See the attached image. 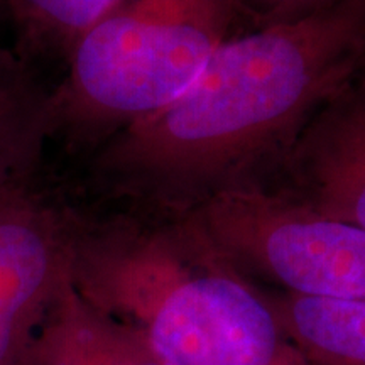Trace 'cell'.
Listing matches in <instances>:
<instances>
[{"label": "cell", "mask_w": 365, "mask_h": 365, "mask_svg": "<svg viewBox=\"0 0 365 365\" xmlns=\"http://www.w3.org/2000/svg\"><path fill=\"white\" fill-rule=\"evenodd\" d=\"M364 61L365 0L232 36L180 97L103 140L95 173L118 193L196 207L289 148Z\"/></svg>", "instance_id": "1"}, {"label": "cell", "mask_w": 365, "mask_h": 365, "mask_svg": "<svg viewBox=\"0 0 365 365\" xmlns=\"http://www.w3.org/2000/svg\"><path fill=\"white\" fill-rule=\"evenodd\" d=\"M68 222L71 284L164 365H276L284 345L271 303L188 225Z\"/></svg>", "instance_id": "2"}, {"label": "cell", "mask_w": 365, "mask_h": 365, "mask_svg": "<svg viewBox=\"0 0 365 365\" xmlns=\"http://www.w3.org/2000/svg\"><path fill=\"white\" fill-rule=\"evenodd\" d=\"M239 0H120L68 54L53 134L107 140L161 110L232 38Z\"/></svg>", "instance_id": "3"}, {"label": "cell", "mask_w": 365, "mask_h": 365, "mask_svg": "<svg viewBox=\"0 0 365 365\" xmlns=\"http://www.w3.org/2000/svg\"><path fill=\"white\" fill-rule=\"evenodd\" d=\"M186 225L232 267L262 274L289 294L365 301L364 228L244 185L196 205Z\"/></svg>", "instance_id": "4"}, {"label": "cell", "mask_w": 365, "mask_h": 365, "mask_svg": "<svg viewBox=\"0 0 365 365\" xmlns=\"http://www.w3.org/2000/svg\"><path fill=\"white\" fill-rule=\"evenodd\" d=\"M70 277V223L31 185L0 191V365H27Z\"/></svg>", "instance_id": "5"}, {"label": "cell", "mask_w": 365, "mask_h": 365, "mask_svg": "<svg viewBox=\"0 0 365 365\" xmlns=\"http://www.w3.org/2000/svg\"><path fill=\"white\" fill-rule=\"evenodd\" d=\"M298 202L365 230V81L344 86L287 148Z\"/></svg>", "instance_id": "6"}, {"label": "cell", "mask_w": 365, "mask_h": 365, "mask_svg": "<svg viewBox=\"0 0 365 365\" xmlns=\"http://www.w3.org/2000/svg\"><path fill=\"white\" fill-rule=\"evenodd\" d=\"M27 365H164L135 330L90 304L68 277L36 333Z\"/></svg>", "instance_id": "7"}, {"label": "cell", "mask_w": 365, "mask_h": 365, "mask_svg": "<svg viewBox=\"0 0 365 365\" xmlns=\"http://www.w3.org/2000/svg\"><path fill=\"white\" fill-rule=\"evenodd\" d=\"M51 135V93L22 54L0 48V191L31 185Z\"/></svg>", "instance_id": "8"}, {"label": "cell", "mask_w": 365, "mask_h": 365, "mask_svg": "<svg viewBox=\"0 0 365 365\" xmlns=\"http://www.w3.org/2000/svg\"><path fill=\"white\" fill-rule=\"evenodd\" d=\"M269 303L282 335L312 365H365V301L287 293Z\"/></svg>", "instance_id": "9"}, {"label": "cell", "mask_w": 365, "mask_h": 365, "mask_svg": "<svg viewBox=\"0 0 365 365\" xmlns=\"http://www.w3.org/2000/svg\"><path fill=\"white\" fill-rule=\"evenodd\" d=\"M120 0H9V21L21 46L34 51L54 49L70 54L86 31Z\"/></svg>", "instance_id": "10"}, {"label": "cell", "mask_w": 365, "mask_h": 365, "mask_svg": "<svg viewBox=\"0 0 365 365\" xmlns=\"http://www.w3.org/2000/svg\"><path fill=\"white\" fill-rule=\"evenodd\" d=\"M249 2L271 17V22H276L304 16V14L331 6L340 0H249Z\"/></svg>", "instance_id": "11"}, {"label": "cell", "mask_w": 365, "mask_h": 365, "mask_svg": "<svg viewBox=\"0 0 365 365\" xmlns=\"http://www.w3.org/2000/svg\"><path fill=\"white\" fill-rule=\"evenodd\" d=\"M276 365H299L298 354L289 352V350H287L286 346H284V350H282V354L279 355V359H277Z\"/></svg>", "instance_id": "12"}, {"label": "cell", "mask_w": 365, "mask_h": 365, "mask_svg": "<svg viewBox=\"0 0 365 365\" xmlns=\"http://www.w3.org/2000/svg\"><path fill=\"white\" fill-rule=\"evenodd\" d=\"M9 19V0H0V26Z\"/></svg>", "instance_id": "13"}]
</instances>
